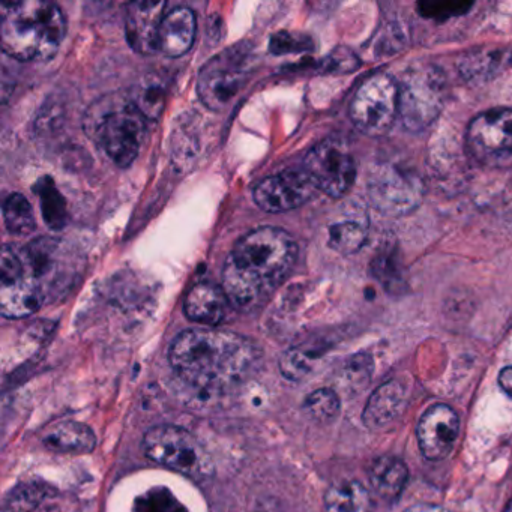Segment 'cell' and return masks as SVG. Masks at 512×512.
<instances>
[{
    "label": "cell",
    "mask_w": 512,
    "mask_h": 512,
    "mask_svg": "<svg viewBox=\"0 0 512 512\" xmlns=\"http://www.w3.org/2000/svg\"><path fill=\"white\" fill-rule=\"evenodd\" d=\"M169 359L179 379L193 388L227 391L257 373L262 350L235 332L188 329L173 341Z\"/></svg>",
    "instance_id": "cell-1"
},
{
    "label": "cell",
    "mask_w": 512,
    "mask_h": 512,
    "mask_svg": "<svg viewBox=\"0 0 512 512\" xmlns=\"http://www.w3.org/2000/svg\"><path fill=\"white\" fill-rule=\"evenodd\" d=\"M298 259L295 239L278 227H259L236 242L223 268V289L239 311L257 310L269 301Z\"/></svg>",
    "instance_id": "cell-2"
},
{
    "label": "cell",
    "mask_w": 512,
    "mask_h": 512,
    "mask_svg": "<svg viewBox=\"0 0 512 512\" xmlns=\"http://www.w3.org/2000/svg\"><path fill=\"white\" fill-rule=\"evenodd\" d=\"M0 43L5 53L22 62L49 61L58 53L67 22L61 8L44 0L2 4Z\"/></svg>",
    "instance_id": "cell-3"
},
{
    "label": "cell",
    "mask_w": 512,
    "mask_h": 512,
    "mask_svg": "<svg viewBox=\"0 0 512 512\" xmlns=\"http://www.w3.org/2000/svg\"><path fill=\"white\" fill-rule=\"evenodd\" d=\"M83 130L107 160L119 169H127L139 157L145 142L146 118L130 95H104L86 110Z\"/></svg>",
    "instance_id": "cell-4"
},
{
    "label": "cell",
    "mask_w": 512,
    "mask_h": 512,
    "mask_svg": "<svg viewBox=\"0 0 512 512\" xmlns=\"http://www.w3.org/2000/svg\"><path fill=\"white\" fill-rule=\"evenodd\" d=\"M143 451L154 463L182 475L202 479L212 472V461L199 440L182 427L157 425L143 437Z\"/></svg>",
    "instance_id": "cell-5"
},
{
    "label": "cell",
    "mask_w": 512,
    "mask_h": 512,
    "mask_svg": "<svg viewBox=\"0 0 512 512\" xmlns=\"http://www.w3.org/2000/svg\"><path fill=\"white\" fill-rule=\"evenodd\" d=\"M353 125L365 136L388 133L400 116V85L394 77L377 73L364 80L349 109Z\"/></svg>",
    "instance_id": "cell-6"
},
{
    "label": "cell",
    "mask_w": 512,
    "mask_h": 512,
    "mask_svg": "<svg viewBox=\"0 0 512 512\" xmlns=\"http://www.w3.org/2000/svg\"><path fill=\"white\" fill-rule=\"evenodd\" d=\"M446 82L442 70L427 65L407 73L400 85V116L412 133L427 130L442 112Z\"/></svg>",
    "instance_id": "cell-7"
},
{
    "label": "cell",
    "mask_w": 512,
    "mask_h": 512,
    "mask_svg": "<svg viewBox=\"0 0 512 512\" xmlns=\"http://www.w3.org/2000/svg\"><path fill=\"white\" fill-rule=\"evenodd\" d=\"M368 199L388 217H403L419 208L425 196L422 179L413 170L392 163L373 166L367 181Z\"/></svg>",
    "instance_id": "cell-8"
},
{
    "label": "cell",
    "mask_w": 512,
    "mask_h": 512,
    "mask_svg": "<svg viewBox=\"0 0 512 512\" xmlns=\"http://www.w3.org/2000/svg\"><path fill=\"white\" fill-rule=\"evenodd\" d=\"M251 64L253 59L250 50L242 46L224 50L212 58L202 68L197 80V92L202 103L217 112L226 109L247 83Z\"/></svg>",
    "instance_id": "cell-9"
},
{
    "label": "cell",
    "mask_w": 512,
    "mask_h": 512,
    "mask_svg": "<svg viewBox=\"0 0 512 512\" xmlns=\"http://www.w3.org/2000/svg\"><path fill=\"white\" fill-rule=\"evenodd\" d=\"M470 155L488 169L512 167V109H491L470 121L466 133Z\"/></svg>",
    "instance_id": "cell-10"
},
{
    "label": "cell",
    "mask_w": 512,
    "mask_h": 512,
    "mask_svg": "<svg viewBox=\"0 0 512 512\" xmlns=\"http://www.w3.org/2000/svg\"><path fill=\"white\" fill-rule=\"evenodd\" d=\"M304 170L317 191L332 199L349 193L356 181L355 160L340 140L326 139L317 143L305 157Z\"/></svg>",
    "instance_id": "cell-11"
},
{
    "label": "cell",
    "mask_w": 512,
    "mask_h": 512,
    "mask_svg": "<svg viewBox=\"0 0 512 512\" xmlns=\"http://www.w3.org/2000/svg\"><path fill=\"white\" fill-rule=\"evenodd\" d=\"M47 301L43 289L26 274L19 251L4 247L0 259V311L7 319L37 313Z\"/></svg>",
    "instance_id": "cell-12"
},
{
    "label": "cell",
    "mask_w": 512,
    "mask_h": 512,
    "mask_svg": "<svg viewBox=\"0 0 512 512\" xmlns=\"http://www.w3.org/2000/svg\"><path fill=\"white\" fill-rule=\"evenodd\" d=\"M26 274L43 289L49 299L52 293H58L70 280L67 272V251L59 239L40 238L19 251Z\"/></svg>",
    "instance_id": "cell-13"
},
{
    "label": "cell",
    "mask_w": 512,
    "mask_h": 512,
    "mask_svg": "<svg viewBox=\"0 0 512 512\" xmlns=\"http://www.w3.org/2000/svg\"><path fill=\"white\" fill-rule=\"evenodd\" d=\"M316 191L304 169L284 170L260 181L254 188V200L263 211L281 214L310 202Z\"/></svg>",
    "instance_id": "cell-14"
},
{
    "label": "cell",
    "mask_w": 512,
    "mask_h": 512,
    "mask_svg": "<svg viewBox=\"0 0 512 512\" xmlns=\"http://www.w3.org/2000/svg\"><path fill=\"white\" fill-rule=\"evenodd\" d=\"M460 434V418L452 407L434 404L425 410L416 430L422 455L430 461L448 457Z\"/></svg>",
    "instance_id": "cell-15"
},
{
    "label": "cell",
    "mask_w": 512,
    "mask_h": 512,
    "mask_svg": "<svg viewBox=\"0 0 512 512\" xmlns=\"http://www.w3.org/2000/svg\"><path fill=\"white\" fill-rule=\"evenodd\" d=\"M166 2H134L128 5L125 31L130 46L140 55L160 52V31L166 17Z\"/></svg>",
    "instance_id": "cell-16"
},
{
    "label": "cell",
    "mask_w": 512,
    "mask_h": 512,
    "mask_svg": "<svg viewBox=\"0 0 512 512\" xmlns=\"http://www.w3.org/2000/svg\"><path fill=\"white\" fill-rule=\"evenodd\" d=\"M406 406V389L398 380H389L380 385L368 398L362 421L370 430L388 427L403 415Z\"/></svg>",
    "instance_id": "cell-17"
},
{
    "label": "cell",
    "mask_w": 512,
    "mask_h": 512,
    "mask_svg": "<svg viewBox=\"0 0 512 512\" xmlns=\"http://www.w3.org/2000/svg\"><path fill=\"white\" fill-rule=\"evenodd\" d=\"M229 298L223 287L211 283H199L191 287L185 296V316L200 325L217 326L223 322L229 308Z\"/></svg>",
    "instance_id": "cell-18"
},
{
    "label": "cell",
    "mask_w": 512,
    "mask_h": 512,
    "mask_svg": "<svg viewBox=\"0 0 512 512\" xmlns=\"http://www.w3.org/2000/svg\"><path fill=\"white\" fill-rule=\"evenodd\" d=\"M196 14L187 7L170 10L160 31V52L169 58H179L190 52L196 37Z\"/></svg>",
    "instance_id": "cell-19"
},
{
    "label": "cell",
    "mask_w": 512,
    "mask_h": 512,
    "mask_svg": "<svg viewBox=\"0 0 512 512\" xmlns=\"http://www.w3.org/2000/svg\"><path fill=\"white\" fill-rule=\"evenodd\" d=\"M368 230H370V220H368L367 211L361 206H355L350 211L344 212L329 226V247L344 256L358 253L367 242Z\"/></svg>",
    "instance_id": "cell-20"
},
{
    "label": "cell",
    "mask_w": 512,
    "mask_h": 512,
    "mask_svg": "<svg viewBox=\"0 0 512 512\" xmlns=\"http://www.w3.org/2000/svg\"><path fill=\"white\" fill-rule=\"evenodd\" d=\"M44 445L56 452L88 454L97 446V436L88 425L82 422L67 421L55 425L44 436Z\"/></svg>",
    "instance_id": "cell-21"
},
{
    "label": "cell",
    "mask_w": 512,
    "mask_h": 512,
    "mask_svg": "<svg viewBox=\"0 0 512 512\" xmlns=\"http://www.w3.org/2000/svg\"><path fill=\"white\" fill-rule=\"evenodd\" d=\"M407 479H409V470L400 458L385 455L371 464V487L382 499H397L406 487Z\"/></svg>",
    "instance_id": "cell-22"
},
{
    "label": "cell",
    "mask_w": 512,
    "mask_h": 512,
    "mask_svg": "<svg viewBox=\"0 0 512 512\" xmlns=\"http://www.w3.org/2000/svg\"><path fill=\"white\" fill-rule=\"evenodd\" d=\"M325 512H373V499L361 482H338L326 491Z\"/></svg>",
    "instance_id": "cell-23"
},
{
    "label": "cell",
    "mask_w": 512,
    "mask_h": 512,
    "mask_svg": "<svg viewBox=\"0 0 512 512\" xmlns=\"http://www.w3.org/2000/svg\"><path fill=\"white\" fill-rule=\"evenodd\" d=\"M130 97L146 119L157 121L163 115L164 106H166V83L160 77L149 74L136 83Z\"/></svg>",
    "instance_id": "cell-24"
},
{
    "label": "cell",
    "mask_w": 512,
    "mask_h": 512,
    "mask_svg": "<svg viewBox=\"0 0 512 512\" xmlns=\"http://www.w3.org/2000/svg\"><path fill=\"white\" fill-rule=\"evenodd\" d=\"M4 220L8 232L17 236H26L37 229L34 209L22 194L14 193L5 200Z\"/></svg>",
    "instance_id": "cell-25"
},
{
    "label": "cell",
    "mask_w": 512,
    "mask_h": 512,
    "mask_svg": "<svg viewBox=\"0 0 512 512\" xmlns=\"http://www.w3.org/2000/svg\"><path fill=\"white\" fill-rule=\"evenodd\" d=\"M35 191H38L40 196L41 211L47 226L52 227L53 230L62 229L67 223V206L52 179H41L38 185H35Z\"/></svg>",
    "instance_id": "cell-26"
},
{
    "label": "cell",
    "mask_w": 512,
    "mask_h": 512,
    "mask_svg": "<svg viewBox=\"0 0 512 512\" xmlns=\"http://www.w3.org/2000/svg\"><path fill=\"white\" fill-rule=\"evenodd\" d=\"M340 397L337 392L328 388L316 389L305 398L304 412L307 413L308 418L313 421L320 422V424H328L334 421L340 413Z\"/></svg>",
    "instance_id": "cell-27"
},
{
    "label": "cell",
    "mask_w": 512,
    "mask_h": 512,
    "mask_svg": "<svg viewBox=\"0 0 512 512\" xmlns=\"http://www.w3.org/2000/svg\"><path fill=\"white\" fill-rule=\"evenodd\" d=\"M317 355H314L313 350L304 349V347H293L283 353L280 359L281 374L287 380L292 382H299L304 379L313 370L314 361Z\"/></svg>",
    "instance_id": "cell-28"
},
{
    "label": "cell",
    "mask_w": 512,
    "mask_h": 512,
    "mask_svg": "<svg viewBox=\"0 0 512 512\" xmlns=\"http://www.w3.org/2000/svg\"><path fill=\"white\" fill-rule=\"evenodd\" d=\"M500 65V53L497 52H479L472 53L461 61V76L466 77L469 82L476 80H488L494 71H497Z\"/></svg>",
    "instance_id": "cell-29"
},
{
    "label": "cell",
    "mask_w": 512,
    "mask_h": 512,
    "mask_svg": "<svg viewBox=\"0 0 512 512\" xmlns=\"http://www.w3.org/2000/svg\"><path fill=\"white\" fill-rule=\"evenodd\" d=\"M49 496V488L38 484H25L17 487L8 499L11 512H34Z\"/></svg>",
    "instance_id": "cell-30"
},
{
    "label": "cell",
    "mask_w": 512,
    "mask_h": 512,
    "mask_svg": "<svg viewBox=\"0 0 512 512\" xmlns=\"http://www.w3.org/2000/svg\"><path fill=\"white\" fill-rule=\"evenodd\" d=\"M373 359L370 355L359 353V355L350 358L347 362L344 373H346L347 380L353 388H362L370 382L371 373H373Z\"/></svg>",
    "instance_id": "cell-31"
},
{
    "label": "cell",
    "mask_w": 512,
    "mask_h": 512,
    "mask_svg": "<svg viewBox=\"0 0 512 512\" xmlns=\"http://www.w3.org/2000/svg\"><path fill=\"white\" fill-rule=\"evenodd\" d=\"M374 275L380 283L385 284L386 287H394L395 284L403 283L401 277L400 265H397L394 254H377L376 259L373 260Z\"/></svg>",
    "instance_id": "cell-32"
},
{
    "label": "cell",
    "mask_w": 512,
    "mask_h": 512,
    "mask_svg": "<svg viewBox=\"0 0 512 512\" xmlns=\"http://www.w3.org/2000/svg\"><path fill=\"white\" fill-rule=\"evenodd\" d=\"M470 7L472 4H419V11L428 19L445 20L464 14Z\"/></svg>",
    "instance_id": "cell-33"
},
{
    "label": "cell",
    "mask_w": 512,
    "mask_h": 512,
    "mask_svg": "<svg viewBox=\"0 0 512 512\" xmlns=\"http://www.w3.org/2000/svg\"><path fill=\"white\" fill-rule=\"evenodd\" d=\"M328 67L329 71L347 73V71L356 70L359 67V61L349 50H338L328 59Z\"/></svg>",
    "instance_id": "cell-34"
},
{
    "label": "cell",
    "mask_w": 512,
    "mask_h": 512,
    "mask_svg": "<svg viewBox=\"0 0 512 512\" xmlns=\"http://www.w3.org/2000/svg\"><path fill=\"white\" fill-rule=\"evenodd\" d=\"M499 385L506 394L512 397V367H505L499 373Z\"/></svg>",
    "instance_id": "cell-35"
},
{
    "label": "cell",
    "mask_w": 512,
    "mask_h": 512,
    "mask_svg": "<svg viewBox=\"0 0 512 512\" xmlns=\"http://www.w3.org/2000/svg\"><path fill=\"white\" fill-rule=\"evenodd\" d=\"M406 512H449L448 509L443 508L439 505H430V503H424V505L412 506L407 509Z\"/></svg>",
    "instance_id": "cell-36"
},
{
    "label": "cell",
    "mask_w": 512,
    "mask_h": 512,
    "mask_svg": "<svg viewBox=\"0 0 512 512\" xmlns=\"http://www.w3.org/2000/svg\"><path fill=\"white\" fill-rule=\"evenodd\" d=\"M503 512H512V500L508 503V506H506L505 511Z\"/></svg>",
    "instance_id": "cell-37"
}]
</instances>
